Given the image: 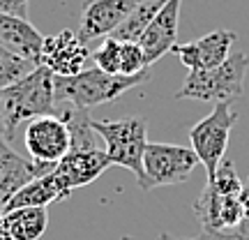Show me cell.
<instances>
[{"instance_id": "1", "label": "cell", "mask_w": 249, "mask_h": 240, "mask_svg": "<svg viewBox=\"0 0 249 240\" xmlns=\"http://www.w3.org/2000/svg\"><path fill=\"white\" fill-rule=\"evenodd\" d=\"M150 67L141 74L124 76V74H107L99 67H86L76 76H53L55 102L71 104L74 109H92L99 104H108L123 97L124 92L139 88L150 81Z\"/></svg>"}, {"instance_id": "2", "label": "cell", "mask_w": 249, "mask_h": 240, "mask_svg": "<svg viewBox=\"0 0 249 240\" xmlns=\"http://www.w3.org/2000/svg\"><path fill=\"white\" fill-rule=\"evenodd\" d=\"M0 102L5 113V136L7 141H12L21 123L55 113L58 102H55V83L51 70H46L44 65H37L23 79L0 90Z\"/></svg>"}, {"instance_id": "3", "label": "cell", "mask_w": 249, "mask_h": 240, "mask_svg": "<svg viewBox=\"0 0 249 240\" xmlns=\"http://www.w3.org/2000/svg\"><path fill=\"white\" fill-rule=\"evenodd\" d=\"M249 70V55H229L222 65L213 70H198L187 74L176 99H196V102H235L245 97V76Z\"/></svg>"}, {"instance_id": "4", "label": "cell", "mask_w": 249, "mask_h": 240, "mask_svg": "<svg viewBox=\"0 0 249 240\" xmlns=\"http://www.w3.org/2000/svg\"><path fill=\"white\" fill-rule=\"evenodd\" d=\"M92 129L104 139V152L111 164L124 166L143 180V155L148 148V120L123 118V120H92Z\"/></svg>"}, {"instance_id": "5", "label": "cell", "mask_w": 249, "mask_h": 240, "mask_svg": "<svg viewBox=\"0 0 249 240\" xmlns=\"http://www.w3.org/2000/svg\"><path fill=\"white\" fill-rule=\"evenodd\" d=\"M238 123V111L233 109V102H217L210 116L189 129V141L192 150L198 157V164L205 169L208 183L214 178L217 166L226 160V148H229V136H231L233 125Z\"/></svg>"}, {"instance_id": "6", "label": "cell", "mask_w": 249, "mask_h": 240, "mask_svg": "<svg viewBox=\"0 0 249 240\" xmlns=\"http://www.w3.org/2000/svg\"><path fill=\"white\" fill-rule=\"evenodd\" d=\"M198 166V157L192 148L176 143H148L143 155V180L139 183L143 192L155 187H169L185 183Z\"/></svg>"}, {"instance_id": "7", "label": "cell", "mask_w": 249, "mask_h": 240, "mask_svg": "<svg viewBox=\"0 0 249 240\" xmlns=\"http://www.w3.org/2000/svg\"><path fill=\"white\" fill-rule=\"evenodd\" d=\"M23 143H26V150L33 157V162L55 166L71 148L70 127L55 113L33 118L26 125Z\"/></svg>"}, {"instance_id": "8", "label": "cell", "mask_w": 249, "mask_h": 240, "mask_svg": "<svg viewBox=\"0 0 249 240\" xmlns=\"http://www.w3.org/2000/svg\"><path fill=\"white\" fill-rule=\"evenodd\" d=\"M88 44H83L76 33L60 30L58 35L44 37L42 44V65L51 70L53 76H76L86 70Z\"/></svg>"}, {"instance_id": "9", "label": "cell", "mask_w": 249, "mask_h": 240, "mask_svg": "<svg viewBox=\"0 0 249 240\" xmlns=\"http://www.w3.org/2000/svg\"><path fill=\"white\" fill-rule=\"evenodd\" d=\"M49 171H53V166L28 162L26 157H21L9 146L7 136L0 132V217L5 213V205L9 203V199L21 187H26L28 183H33L39 176H46Z\"/></svg>"}, {"instance_id": "10", "label": "cell", "mask_w": 249, "mask_h": 240, "mask_svg": "<svg viewBox=\"0 0 249 240\" xmlns=\"http://www.w3.org/2000/svg\"><path fill=\"white\" fill-rule=\"evenodd\" d=\"M143 0H92L83 7L79 26V39L83 44L95 42L99 37L113 35L120 23L141 5Z\"/></svg>"}, {"instance_id": "11", "label": "cell", "mask_w": 249, "mask_h": 240, "mask_svg": "<svg viewBox=\"0 0 249 240\" xmlns=\"http://www.w3.org/2000/svg\"><path fill=\"white\" fill-rule=\"evenodd\" d=\"M238 39V33L233 30H213L203 35L196 42H187V44H176L173 54L180 58V62L185 65L189 72L198 70H213L217 65H222L229 55H231V46Z\"/></svg>"}, {"instance_id": "12", "label": "cell", "mask_w": 249, "mask_h": 240, "mask_svg": "<svg viewBox=\"0 0 249 240\" xmlns=\"http://www.w3.org/2000/svg\"><path fill=\"white\" fill-rule=\"evenodd\" d=\"M180 2L182 0H166L161 9L152 17L148 28L143 30L139 46L143 49V55L148 65L161 60L164 55L173 51L178 39V18H180Z\"/></svg>"}, {"instance_id": "13", "label": "cell", "mask_w": 249, "mask_h": 240, "mask_svg": "<svg viewBox=\"0 0 249 240\" xmlns=\"http://www.w3.org/2000/svg\"><path fill=\"white\" fill-rule=\"evenodd\" d=\"M108 166L113 164L102 148H70V152L55 164L53 171L70 189H76L95 183Z\"/></svg>"}, {"instance_id": "14", "label": "cell", "mask_w": 249, "mask_h": 240, "mask_svg": "<svg viewBox=\"0 0 249 240\" xmlns=\"http://www.w3.org/2000/svg\"><path fill=\"white\" fill-rule=\"evenodd\" d=\"M42 44L44 35L33 23H28V18L0 14V46L14 51L33 65H42Z\"/></svg>"}, {"instance_id": "15", "label": "cell", "mask_w": 249, "mask_h": 240, "mask_svg": "<svg viewBox=\"0 0 249 240\" xmlns=\"http://www.w3.org/2000/svg\"><path fill=\"white\" fill-rule=\"evenodd\" d=\"M70 194L71 189L55 176V171H49L46 176H39L33 183H28L26 187H21L5 205V213L17 210V208H46L49 203L70 199Z\"/></svg>"}, {"instance_id": "16", "label": "cell", "mask_w": 249, "mask_h": 240, "mask_svg": "<svg viewBox=\"0 0 249 240\" xmlns=\"http://www.w3.org/2000/svg\"><path fill=\"white\" fill-rule=\"evenodd\" d=\"M12 240H39L49 226L46 208H17L2 215Z\"/></svg>"}, {"instance_id": "17", "label": "cell", "mask_w": 249, "mask_h": 240, "mask_svg": "<svg viewBox=\"0 0 249 240\" xmlns=\"http://www.w3.org/2000/svg\"><path fill=\"white\" fill-rule=\"evenodd\" d=\"M164 2H166V0H143L141 5L113 30V35H108V37H113L118 42H139L143 35V30L148 28V23H150L152 17L161 9Z\"/></svg>"}, {"instance_id": "18", "label": "cell", "mask_w": 249, "mask_h": 240, "mask_svg": "<svg viewBox=\"0 0 249 240\" xmlns=\"http://www.w3.org/2000/svg\"><path fill=\"white\" fill-rule=\"evenodd\" d=\"M219 210H222V196L217 194L210 185H205L201 196L194 201L196 220L201 222V229H203V231H224Z\"/></svg>"}, {"instance_id": "19", "label": "cell", "mask_w": 249, "mask_h": 240, "mask_svg": "<svg viewBox=\"0 0 249 240\" xmlns=\"http://www.w3.org/2000/svg\"><path fill=\"white\" fill-rule=\"evenodd\" d=\"M37 65L30 60L17 55L14 51H9L5 46H0V90L9 88L12 83H17L18 79H23L26 74L35 70Z\"/></svg>"}, {"instance_id": "20", "label": "cell", "mask_w": 249, "mask_h": 240, "mask_svg": "<svg viewBox=\"0 0 249 240\" xmlns=\"http://www.w3.org/2000/svg\"><path fill=\"white\" fill-rule=\"evenodd\" d=\"M205 185H210L219 196H238L242 192V187H245L240 176H238V171H235V164L231 160H224L217 166L214 178L210 183H205Z\"/></svg>"}, {"instance_id": "21", "label": "cell", "mask_w": 249, "mask_h": 240, "mask_svg": "<svg viewBox=\"0 0 249 240\" xmlns=\"http://www.w3.org/2000/svg\"><path fill=\"white\" fill-rule=\"evenodd\" d=\"M120 55H123V42H118L113 37H107L95 49L92 60H95V67H99L107 74H120Z\"/></svg>"}, {"instance_id": "22", "label": "cell", "mask_w": 249, "mask_h": 240, "mask_svg": "<svg viewBox=\"0 0 249 240\" xmlns=\"http://www.w3.org/2000/svg\"><path fill=\"white\" fill-rule=\"evenodd\" d=\"M150 65L143 55V49L139 42H123V55H120V74L124 76H134L141 74L143 70H148Z\"/></svg>"}, {"instance_id": "23", "label": "cell", "mask_w": 249, "mask_h": 240, "mask_svg": "<svg viewBox=\"0 0 249 240\" xmlns=\"http://www.w3.org/2000/svg\"><path fill=\"white\" fill-rule=\"evenodd\" d=\"M196 240H249V236L238 229H224V231H203L201 229Z\"/></svg>"}, {"instance_id": "24", "label": "cell", "mask_w": 249, "mask_h": 240, "mask_svg": "<svg viewBox=\"0 0 249 240\" xmlns=\"http://www.w3.org/2000/svg\"><path fill=\"white\" fill-rule=\"evenodd\" d=\"M28 5H30V0H0V14L28 18Z\"/></svg>"}, {"instance_id": "25", "label": "cell", "mask_w": 249, "mask_h": 240, "mask_svg": "<svg viewBox=\"0 0 249 240\" xmlns=\"http://www.w3.org/2000/svg\"><path fill=\"white\" fill-rule=\"evenodd\" d=\"M0 240H12L7 224H5V220H2V217H0Z\"/></svg>"}, {"instance_id": "26", "label": "cell", "mask_w": 249, "mask_h": 240, "mask_svg": "<svg viewBox=\"0 0 249 240\" xmlns=\"http://www.w3.org/2000/svg\"><path fill=\"white\" fill-rule=\"evenodd\" d=\"M157 240H196V238H178V236H171V233H161Z\"/></svg>"}, {"instance_id": "27", "label": "cell", "mask_w": 249, "mask_h": 240, "mask_svg": "<svg viewBox=\"0 0 249 240\" xmlns=\"http://www.w3.org/2000/svg\"><path fill=\"white\" fill-rule=\"evenodd\" d=\"M0 132L5 134V113H2V102H0Z\"/></svg>"}, {"instance_id": "28", "label": "cell", "mask_w": 249, "mask_h": 240, "mask_svg": "<svg viewBox=\"0 0 249 240\" xmlns=\"http://www.w3.org/2000/svg\"><path fill=\"white\" fill-rule=\"evenodd\" d=\"M238 231H242V233H247V236H249V224H245V226H240Z\"/></svg>"}, {"instance_id": "29", "label": "cell", "mask_w": 249, "mask_h": 240, "mask_svg": "<svg viewBox=\"0 0 249 240\" xmlns=\"http://www.w3.org/2000/svg\"><path fill=\"white\" fill-rule=\"evenodd\" d=\"M120 240H134V238H132V236H124V238H120Z\"/></svg>"}]
</instances>
